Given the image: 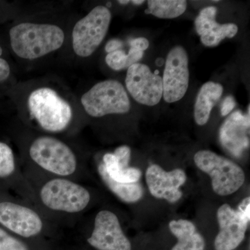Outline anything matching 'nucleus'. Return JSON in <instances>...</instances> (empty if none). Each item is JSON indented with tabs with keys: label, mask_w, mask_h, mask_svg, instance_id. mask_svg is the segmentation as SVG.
Segmentation results:
<instances>
[{
	"label": "nucleus",
	"mask_w": 250,
	"mask_h": 250,
	"mask_svg": "<svg viewBox=\"0 0 250 250\" xmlns=\"http://www.w3.org/2000/svg\"><path fill=\"white\" fill-rule=\"evenodd\" d=\"M22 125L39 132L73 137L85 124L77 95L55 77L18 82L7 94Z\"/></svg>",
	"instance_id": "1"
},
{
	"label": "nucleus",
	"mask_w": 250,
	"mask_h": 250,
	"mask_svg": "<svg viewBox=\"0 0 250 250\" xmlns=\"http://www.w3.org/2000/svg\"><path fill=\"white\" fill-rule=\"evenodd\" d=\"M77 18L62 10L24 14L8 29L9 52L23 65H35L70 49V32Z\"/></svg>",
	"instance_id": "2"
},
{
	"label": "nucleus",
	"mask_w": 250,
	"mask_h": 250,
	"mask_svg": "<svg viewBox=\"0 0 250 250\" xmlns=\"http://www.w3.org/2000/svg\"><path fill=\"white\" fill-rule=\"evenodd\" d=\"M70 138L39 132L22 125L20 140L22 172L81 182L83 170L81 148Z\"/></svg>",
	"instance_id": "3"
},
{
	"label": "nucleus",
	"mask_w": 250,
	"mask_h": 250,
	"mask_svg": "<svg viewBox=\"0 0 250 250\" xmlns=\"http://www.w3.org/2000/svg\"><path fill=\"white\" fill-rule=\"evenodd\" d=\"M22 172L32 191L33 205L54 224L78 218L91 203V192L81 182Z\"/></svg>",
	"instance_id": "4"
},
{
	"label": "nucleus",
	"mask_w": 250,
	"mask_h": 250,
	"mask_svg": "<svg viewBox=\"0 0 250 250\" xmlns=\"http://www.w3.org/2000/svg\"><path fill=\"white\" fill-rule=\"evenodd\" d=\"M0 225L15 236L28 241H49L55 233L54 224L35 206L24 200L0 202Z\"/></svg>",
	"instance_id": "5"
},
{
	"label": "nucleus",
	"mask_w": 250,
	"mask_h": 250,
	"mask_svg": "<svg viewBox=\"0 0 250 250\" xmlns=\"http://www.w3.org/2000/svg\"><path fill=\"white\" fill-rule=\"evenodd\" d=\"M77 98L85 119L126 114L131 108L129 95L124 85L115 80L98 82L82 95H77Z\"/></svg>",
	"instance_id": "6"
},
{
	"label": "nucleus",
	"mask_w": 250,
	"mask_h": 250,
	"mask_svg": "<svg viewBox=\"0 0 250 250\" xmlns=\"http://www.w3.org/2000/svg\"><path fill=\"white\" fill-rule=\"evenodd\" d=\"M112 14L107 6H95L76 19L70 32V46L74 57L89 58L103 43L107 34Z\"/></svg>",
	"instance_id": "7"
},
{
	"label": "nucleus",
	"mask_w": 250,
	"mask_h": 250,
	"mask_svg": "<svg viewBox=\"0 0 250 250\" xmlns=\"http://www.w3.org/2000/svg\"><path fill=\"white\" fill-rule=\"evenodd\" d=\"M195 165L210 176L213 191L221 196L236 192L244 184L243 169L234 162L209 150H201L194 156Z\"/></svg>",
	"instance_id": "8"
},
{
	"label": "nucleus",
	"mask_w": 250,
	"mask_h": 250,
	"mask_svg": "<svg viewBox=\"0 0 250 250\" xmlns=\"http://www.w3.org/2000/svg\"><path fill=\"white\" fill-rule=\"evenodd\" d=\"M85 242L95 250H131L119 219L109 210L99 211L94 219L93 228Z\"/></svg>",
	"instance_id": "9"
},
{
	"label": "nucleus",
	"mask_w": 250,
	"mask_h": 250,
	"mask_svg": "<svg viewBox=\"0 0 250 250\" xmlns=\"http://www.w3.org/2000/svg\"><path fill=\"white\" fill-rule=\"evenodd\" d=\"M163 80V98L173 103L184 98L189 84L188 57L182 46L171 49L166 59Z\"/></svg>",
	"instance_id": "10"
},
{
	"label": "nucleus",
	"mask_w": 250,
	"mask_h": 250,
	"mask_svg": "<svg viewBox=\"0 0 250 250\" xmlns=\"http://www.w3.org/2000/svg\"><path fill=\"white\" fill-rule=\"evenodd\" d=\"M125 85L131 97L141 104L154 106L162 98V77L145 64L137 62L127 69Z\"/></svg>",
	"instance_id": "11"
},
{
	"label": "nucleus",
	"mask_w": 250,
	"mask_h": 250,
	"mask_svg": "<svg viewBox=\"0 0 250 250\" xmlns=\"http://www.w3.org/2000/svg\"><path fill=\"white\" fill-rule=\"evenodd\" d=\"M219 232L215 238V250H233L244 240L250 220L228 204L218 208Z\"/></svg>",
	"instance_id": "12"
},
{
	"label": "nucleus",
	"mask_w": 250,
	"mask_h": 250,
	"mask_svg": "<svg viewBox=\"0 0 250 250\" xmlns=\"http://www.w3.org/2000/svg\"><path fill=\"white\" fill-rule=\"evenodd\" d=\"M146 177L149 192L156 198L164 199L170 203L182 198L180 187L187 179L182 169L166 172L160 166L154 164L147 169Z\"/></svg>",
	"instance_id": "13"
},
{
	"label": "nucleus",
	"mask_w": 250,
	"mask_h": 250,
	"mask_svg": "<svg viewBox=\"0 0 250 250\" xmlns=\"http://www.w3.org/2000/svg\"><path fill=\"white\" fill-rule=\"evenodd\" d=\"M250 105L248 113L233 112L225 120L219 131L220 143L226 150L239 157L250 147Z\"/></svg>",
	"instance_id": "14"
},
{
	"label": "nucleus",
	"mask_w": 250,
	"mask_h": 250,
	"mask_svg": "<svg viewBox=\"0 0 250 250\" xmlns=\"http://www.w3.org/2000/svg\"><path fill=\"white\" fill-rule=\"evenodd\" d=\"M217 8L208 6L200 11L195 20V29L201 42L207 47H215L226 38L231 39L238 33V27L233 23L218 24L215 21Z\"/></svg>",
	"instance_id": "15"
},
{
	"label": "nucleus",
	"mask_w": 250,
	"mask_h": 250,
	"mask_svg": "<svg viewBox=\"0 0 250 250\" xmlns=\"http://www.w3.org/2000/svg\"><path fill=\"white\" fill-rule=\"evenodd\" d=\"M223 93V86L213 82L205 83L197 94L194 117L200 126L207 124L210 118V111L218 103Z\"/></svg>",
	"instance_id": "16"
},
{
	"label": "nucleus",
	"mask_w": 250,
	"mask_h": 250,
	"mask_svg": "<svg viewBox=\"0 0 250 250\" xmlns=\"http://www.w3.org/2000/svg\"><path fill=\"white\" fill-rule=\"evenodd\" d=\"M171 232L178 239L171 250H204L203 237L197 231L195 225L187 220H172L169 224Z\"/></svg>",
	"instance_id": "17"
},
{
	"label": "nucleus",
	"mask_w": 250,
	"mask_h": 250,
	"mask_svg": "<svg viewBox=\"0 0 250 250\" xmlns=\"http://www.w3.org/2000/svg\"><path fill=\"white\" fill-rule=\"evenodd\" d=\"M98 172L100 178L113 194L123 202L134 203L142 198L143 189L139 182L136 183H120L110 178L103 163H100Z\"/></svg>",
	"instance_id": "18"
},
{
	"label": "nucleus",
	"mask_w": 250,
	"mask_h": 250,
	"mask_svg": "<svg viewBox=\"0 0 250 250\" xmlns=\"http://www.w3.org/2000/svg\"><path fill=\"white\" fill-rule=\"evenodd\" d=\"M51 243L22 239L0 227V250H56Z\"/></svg>",
	"instance_id": "19"
},
{
	"label": "nucleus",
	"mask_w": 250,
	"mask_h": 250,
	"mask_svg": "<svg viewBox=\"0 0 250 250\" xmlns=\"http://www.w3.org/2000/svg\"><path fill=\"white\" fill-rule=\"evenodd\" d=\"M146 14L164 19L179 17L187 10V2L184 0H149Z\"/></svg>",
	"instance_id": "20"
},
{
	"label": "nucleus",
	"mask_w": 250,
	"mask_h": 250,
	"mask_svg": "<svg viewBox=\"0 0 250 250\" xmlns=\"http://www.w3.org/2000/svg\"><path fill=\"white\" fill-rule=\"evenodd\" d=\"M110 178L120 183H136L141 179V171L136 167H129L125 170L118 168L116 158L113 153H106L103 156V161Z\"/></svg>",
	"instance_id": "21"
},
{
	"label": "nucleus",
	"mask_w": 250,
	"mask_h": 250,
	"mask_svg": "<svg viewBox=\"0 0 250 250\" xmlns=\"http://www.w3.org/2000/svg\"><path fill=\"white\" fill-rule=\"evenodd\" d=\"M143 52L131 47L128 53H126L123 49H118L106 54L105 62L112 70L121 71L137 63L143 58Z\"/></svg>",
	"instance_id": "22"
},
{
	"label": "nucleus",
	"mask_w": 250,
	"mask_h": 250,
	"mask_svg": "<svg viewBox=\"0 0 250 250\" xmlns=\"http://www.w3.org/2000/svg\"><path fill=\"white\" fill-rule=\"evenodd\" d=\"M8 53L9 51L0 44V95H7L18 83L16 70Z\"/></svg>",
	"instance_id": "23"
},
{
	"label": "nucleus",
	"mask_w": 250,
	"mask_h": 250,
	"mask_svg": "<svg viewBox=\"0 0 250 250\" xmlns=\"http://www.w3.org/2000/svg\"><path fill=\"white\" fill-rule=\"evenodd\" d=\"M18 173L17 164L12 148L0 142V178L7 179Z\"/></svg>",
	"instance_id": "24"
},
{
	"label": "nucleus",
	"mask_w": 250,
	"mask_h": 250,
	"mask_svg": "<svg viewBox=\"0 0 250 250\" xmlns=\"http://www.w3.org/2000/svg\"><path fill=\"white\" fill-rule=\"evenodd\" d=\"M116 158V165L118 168L125 170L129 167L130 159H131V149L129 146H122L116 148L113 153Z\"/></svg>",
	"instance_id": "25"
},
{
	"label": "nucleus",
	"mask_w": 250,
	"mask_h": 250,
	"mask_svg": "<svg viewBox=\"0 0 250 250\" xmlns=\"http://www.w3.org/2000/svg\"><path fill=\"white\" fill-rule=\"evenodd\" d=\"M235 106H236V101H235L234 98L232 96L227 97L222 104L221 110H220L222 116H228L231 113Z\"/></svg>",
	"instance_id": "26"
},
{
	"label": "nucleus",
	"mask_w": 250,
	"mask_h": 250,
	"mask_svg": "<svg viewBox=\"0 0 250 250\" xmlns=\"http://www.w3.org/2000/svg\"><path fill=\"white\" fill-rule=\"evenodd\" d=\"M129 44L131 47H134L141 52L146 50L149 47V41L147 39L143 37L133 39L130 41Z\"/></svg>",
	"instance_id": "27"
},
{
	"label": "nucleus",
	"mask_w": 250,
	"mask_h": 250,
	"mask_svg": "<svg viewBox=\"0 0 250 250\" xmlns=\"http://www.w3.org/2000/svg\"><path fill=\"white\" fill-rule=\"evenodd\" d=\"M124 46L123 41L119 40V39H112V40L108 41L107 43L105 45V51L106 53H111V52H115L118 49L123 48Z\"/></svg>",
	"instance_id": "28"
},
{
	"label": "nucleus",
	"mask_w": 250,
	"mask_h": 250,
	"mask_svg": "<svg viewBox=\"0 0 250 250\" xmlns=\"http://www.w3.org/2000/svg\"><path fill=\"white\" fill-rule=\"evenodd\" d=\"M238 212L241 213L243 216L246 217L247 219L250 220V197H246V199L242 201L240 205L238 206Z\"/></svg>",
	"instance_id": "29"
},
{
	"label": "nucleus",
	"mask_w": 250,
	"mask_h": 250,
	"mask_svg": "<svg viewBox=\"0 0 250 250\" xmlns=\"http://www.w3.org/2000/svg\"><path fill=\"white\" fill-rule=\"evenodd\" d=\"M4 4V3L0 2V11H1V12H5V11H20L19 9H17V8L15 7V6L14 7V6H10V5L8 4L5 5V6L2 7L1 6ZM2 21H4V20L0 18V22Z\"/></svg>",
	"instance_id": "30"
},
{
	"label": "nucleus",
	"mask_w": 250,
	"mask_h": 250,
	"mask_svg": "<svg viewBox=\"0 0 250 250\" xmlns=\"http://www.w3.org/2000/svg\"><path fill=\"white\" fill-rule=\"evenodd\" d=\"M144 1H141V0H134V1H131V2H132L135 5H141L144 3Z\"/></svg>",
	"instance_id": "31"
},
{
	"label": "nucleus",
	"mask_w": 250,
	"mask_h": 250,
	"mask_svg": "<svg viewBox=\"0 0 250 250\" xmlns=\"http://www.w3.org/2000/svg\"><path fill=\"white\" fill-rule=\"evenodd\" d=\"M118 2L119 3V4L125 5L129 4L130 1H122L121 0V1H118Z\"/></svg>",
	"instance_id": "32"
}]
</instances>
